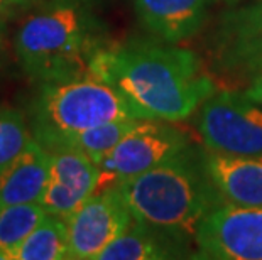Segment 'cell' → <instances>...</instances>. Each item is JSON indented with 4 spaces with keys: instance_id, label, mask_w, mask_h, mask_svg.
Masks as SVG:
<instances>
[{
    "instance_id": "obj_1",
    "label": "cell",
    "mask_w": 262,
    "mask_h": 260,
    "mask_svg": "<svg viewBox=\"0 0 262 260\" xmlns=\"http://www.w3.org/2000/svg\"><path fill=\"white\" fill-rule=\"evenodd\" d=\"M90 75L112 86L137 119L147 120H185L216 90L196 53L163 41L103 46Z\"/></svg>"
},
{
    "instance_id": "obj_2",
    "label": "cell",
    "mask_w": 262,
    "mask_h": 260,
    "mask_svg": "<svg viewBox=\"0 0 262 260\" xmlns=\"http://www.w3.org/2000/svg\"><path fill=\"white\" fill-rule=\"evenodd\" d=\"M134 218L193 239L220 195L208 178L202 149L191 147L156 168L117 182Z\"/></svg>"
},
{
    "instance_id": "obj_3",
    "label": "cell",
    "mask_w": 262,
    "mask_h": 260,
    "mask_svg": "<svg viewBox=\"0 0 262 260\" xmlns=\"http://www.w3.org/2000/svg\"><path fill=\"white\" fill-rule=\"evenodd\" d=\"M17 59L41 83L83 78L103 48L102 26L78 2H53L20 22L14 37Z\"/></svg>"
},
{
    "instance_id": "obj_4",
    "label": "cell",
    "mask_w": 262,
    "mask_h": 260,
    "mask_svg": "<svg viewBox=\"0 0 262 260\" xmlns=\"http://www.w3.org/2000/svg\"><path fill=\"white\" fill-rule=\"evenodd\" d=\"M29 115L32 137L49 152L68 137L105 122L137 119L112 86L92 75L41 83Z\"/></svg>"
},
{
    "instance_id": "obj_5",
    "label": "cell",
    "mask_w": 262,
    "mask_h": 260,
    "mask_svg": "<svg viewBox=\"0 0 262 260\" xmlns=\"http://www.w3.org/2000/svg\"><path fill=\"white\" fill-rule=\"evenodd\" d=\"M196 129L208 151L262 157V105L244 91L215 90L198 110Z\"/></svg>"
},
{
    "instance_id": "obj_6",
    "label": "cell",
    "mask_w": 262,
    "mask_h": 260,
    "mask_svg": "<svg viewBox=\"0 0 262 260\" xmlns=\"http://www.w3.org/2000/svg\"><path fill=\"white\" fill-rule=\"evenodd\" d=\"M193 144L181 129L166 120L141 119L139 124L97 164L98 187L117 184L156 168L191 149Z\"/></svg>"
},
{
    "instance_id": "obj_7",
    "label": "cell",
    "mask_w": 262,
    "mask_h": 260,
    "mask_svg": "<svg viewBox=\"0 0 262 260\" xmlns=\"http://www.w3.org/2000/svg\"><path fill=\"white\" fill-rule=\"evenodd\" d=\"M196 258L262 260V206L222 201L200 221Z\"/></svg>"
},
{
    "instance_id": "obj_8",
    "label": "cell",
    "mask_w": 262,
    "mask_h": 260,
    "mask_svg": "<svg viewBox=\"0 0 262 260\" xmlns=\"http://www.w3.org/2000/svg\"><path fill=\"white\" fill-rule=\"evenodd\" d=\"M132 221L134 215L117 184L100 187L66 218L70 258L97 260Z\"/></svg>"
},
{
    "instance_id": "obj_9",
    "label": "cell",
    "mask_w": 262,
    "mask_h": 260,
    "mask_svg": "<svg viewBox=\"0 0 262 260\" xmlns=\"http://www.w3.org/2000/svg\"><path fill=\"white\" fill-rule=\"evenodd\" d=\"M211 59L220 73L247 78L262 68V0L220 15L211 34Z\"/></svg>"
},
{
    "instance_id": "obj_10",
    "label": "cell",
    "mask_w": 262,
    "mask_h": 260,
    "mask_svg": "<svg viewBox=\"0 0 262 260\" xmlns=\"http://www.w3.org/2000/svg\"><path fill=\"white\" fill-rule=\"evenodd\" d=\"M98 181V166L85 154L73 149L51 152V174L39 203L48 213L66 220L97 191Z\"/></svg>"
},
{
    "instance_id": "obj_11",
    "label": "cell",
    "mask_w": 262,
    "mask_h": 260,
    "mask_svg": "<svg viewBox=\"0 0 262 260\" xmlns=\"http://www.w3.org/2000/svg\"><path fill=\"white\" fill-rule=\"evenodd\" d=\"M203 166L222 201L262 206V157L228 156L202 149Z\"/></svg>"
},
{
    "instance_id": "obj_12",
    "label": "cell",
    "mask_w": 262,
    "mask_h": 260,
    "mask_svg": "<svg viewBox=\"0 0 262 260\" xmlns=\"http://www.w3.org/2000/svg\"><path fill=\"white\" fill-rule=\"evenodd\" d=\"M211 0H134L141 24L159 41L178 44L198 34Z\"/></svg>"
},
{
    "instance_id": "obj_13",
    "label": "cell",
    "mask_w": 262,
    "mask_h": 260,
    "mask_svg": "<svg viewBox=\"0 0 262 260\" xmlns=\"http://www.w3.org/2000/svg\"><path fill=\"white\" fill-rule=\"evenodd\" d=\"M51 174V152L36 139L0 169V204L39 203Z\"/></svg>"
},
{
    "instance_id": "obj_14",
    "label": "cell",
    "mask_w": 262,
    "mask_h": 260,
    "mask_svg": "<svg viewBox=\"0 0 262 260\" xmlns=\"http://www.w3.org/2000/svg\"><path fill=\"white\" fill-rule=\"evenodd\" d=\"M188 239L134 218L97 260H164L188 257Z\"/></svg>"
},
{
    "instance_id": "obj_15",
    "label": "cell",
    "mask_w": 262,
    "mask_h": 260,
    "mask_svg": "<svg viewBox=\"0 0 262 260\" xmlns=\"http://www.w3.org/2000/svg\"><path fill=\"white\" fill-rule=\"evenodd\" d=\"M70 258L68 223L48 213L36 230L15 250L14 260H63Z\"/></svg>"
},
{
    "instance_id": "obj_16",
    "label": "cell",
    "mask_w": 262,
    "mask_h": 260,
    "mask_svg": "<svg viewBox=\"0 0 262 260\" xmlns=\"http://www.w3.org/2000/svg\"><path fill=\"white\" fill-rule=\"evenodd\" d=\"M139 120L141 119H120L105 122V124L92 127V129L64 139L53 152L63 151V149H73V151L90 157L95 164H98L139 124Z\"/></svg>"
},
{
    "instance_id": "obj_17",
    "label": "cell",
    "mask_w": 262,
    "mask_h": 260,
    "mask_svg": "<svg viewBox=\"0 0 262 260\" xmlns=\"http://www.w3.org/2000/svg\"><path fill=\"white\" fill-rule=\"evenodd\" d=\"M46 215L41 203L0 204V253L5 260H14L15 250Z\"/></svg>"
},
{
    "instance_id": "obj_18",
    "label": "cell",
    "mask_w": 262,
    "mask_h": 260,
    "mask_svg": "<svg viewBox=\"0 0 262 260\" xmlns=\"http://www.w3.org/2000/svg\"><path fill=\"white\" fill-rule=\"evenodd\" d=\"M34 139L20 110L0 105V169L19 156Z\"/></svg>"
},
{
    "instance_id": "obj_19",
    "label": "cell",
    "mask_w": 262,
    "mask_h": 260,
    "mask_svg": "<svg viewBox=\"0 0 262 260\" xmlns=\"http://www.w3.org/2000/svg\"><path fill=\"white\" fill-rule=\"evenodd\" d=\"M29 4V0H0V27L4 29V26L17 14V10Z\"/></svg>"
},
{
    "instance_id": "obj_20",
    "label": "cell",
    "mask_w": 262,
    "mask_h": 260,
    "mask_svg": "<svg viewBox=\"0 0 262 260\" xmlns=\"http://www.w3.org/2000/svg\"><path fill=\"white\" fill-rule=\"evenodd\" d=\"M244 93L250 100L262 105V68L254 71L250 76H247V86H245Z\"/></svg>"
},
{
    "instance_id": "obj_21",
    "label": "cell",
    "mask_w": 262,
    "mask_h": 260,
    "mask_svg": "<svg viewBox=\"0 0 262 260\" xmlns=\"http://www.w3.org/2000/svg\"><path fill=\"white\" fill-rule=\"evenodd\" d=\"M4 51H5V44H4V37H2V27H0V59L4 58Z\"/></svg>"
},
{
    "instance_id": "obj_22",
    "label": "cell",
    "mask_w": 262,
    "mask_h": 260,
    "mask_svg": "<svg viewBox=\"0 0 262 260\" xmlns=\"http://www.w3.org/2000/svg\"><path fill=\"white\" fill-rule=\"evenodd\" d=\"M53 2H78V4H83L86 0H53Z\"/></svg>"
},
{
    "instance_id": "obj_23",
    "label": "cell",
    "mask_w": 262,
    "mask_h": 260,
    "mask_svg": "<svg viewBox=\"0 0 262 260\" xmlns=\"http://www.w3.org/2000/svg\"><path fill=\"white\" fill-rule=\"evenodd\" d=\"M29 2H32V0H29Z\"/></svg>"
}]
</instances>
